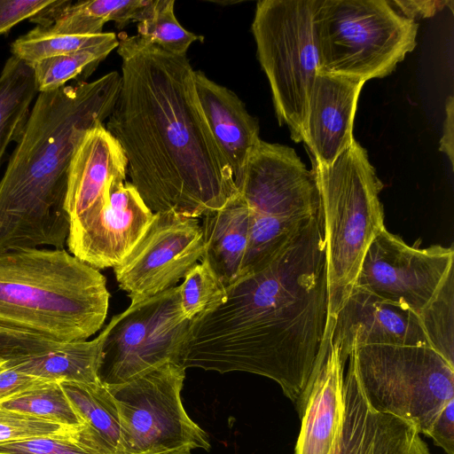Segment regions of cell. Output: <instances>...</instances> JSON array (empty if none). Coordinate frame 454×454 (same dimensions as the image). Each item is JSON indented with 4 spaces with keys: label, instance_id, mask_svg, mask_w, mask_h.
I'll list each match as a JSON object with an SVG mask.
<instances>
[{
    "label": "cell",
    "instance_id": "cell-1",
    "mask_svg": "<svg viewBox=\"0 0 454 454\" xmlns=\"http://www.w3.org/2000/svg\"><path fill=\"white\" fill-rule=\"evenodd\" d=\"M326 273L320 210L191 321L178 364L267 377L300 414L328 322Z\"/></svg>",
    "mask_w": 454,
    "mask_h": 454
},
{
    "label": "cell",
    "instance_id": "cell-2",
    "mask_svg": "<svg viewBox=\"0 0 454 454\" xmlns=\"http://www.w3.org/2000/svg\"><path fill=\"white\" fill-rule=\"evenodd\" d=\"M118 40L121 89L106 128L124 152L131 184L153 213L198 218L221 209L239 191L190 61L138 35Z\"/></svg>",
    "mask_w": 454,
    "mask_h": 454
},
{
    "label": "cell",
    "instance_id": "cell-3",
    "mask_svg": "<svg viewBox=\"0 0 454 454\" xmlns=\"http://www.w3.org/2000/svg\"><path fill=\"white\" fill-rule=\"evenodd\" d=\"M121 89L116 71L39 92L0 180V254L52 246L69 232L67 176L84 134L104 124Z\"/></svg>",
    "mask_w": 454,
    "mask_h": 454
},
{
    "label": "cell",
    "instance_id": "cell-4",
    "mask_svg": "<svg viewBox=\"0 0 454 454\" xmlns=\"http://www.w3.org/2000/svg\"><path fill=\"white\" fill-rule=\"evenodd\" d=\"M110 294L98 270L63 249L0 254V325L59 342L87 340L106 320Z\"/></svg>",
    "mask_w": 454,
    "mask_h": 454
},
{
    "label": "cell",
    "instance_id": "cell-5",
    "mask_svg": "<svg viewBox=\"0 0 454 454\" xmlns=\"http://www.w3.org/2000/svg\"><path fill=\"white\" fill-rule=\"evenodd\" d=\"M311 161L323 222L328 318H334L355 286L371 242L385 228L379 198L383 184L355 139L331 164Z\"/></svg>",
    "mask_w": 454,
    "mask_h": 454
},
{
    "label": "cell",
    "instance_id": "cell-6",
    "mask_svg": "<svg viewBox=\"0 0 454 454\" xmlns=\"http://www.w3.org/2000/svg\"><path fill=\"white\" fill-rule=\"evenodd\" d=\"M318 72L365 82L390 74L416 46L419 24L388 0H316Z\"/></svg>",
    "mask_w": 454,
    "mask_h": 454
},
{
    "label": "cell",
    "instance_id": "cell-7",
    "mask_svg": "<svg viewBox=\"0 0 454 454\" xmlns=\"http://www.w3.org/2000/svg\"><path fill=\"white\" fill-rule=\"evenodd\" d=\"M235 184L251 215L243 276L264 265L320 212V198L315 172L295 151L262 140Z\"/></svg>",
    "mask_w": 454,
    "mask_h": 454
},
{
    "label": "cell",
    "instance_id": "cell-8",
    "mask_svg": "<svg viewBox=\"0 0 454 454\" xmlns=\"http://www.w3.org/2000/svg\"><path fill=\"white\" fill-rule=\"evenodd\" d=\"M348 367L369 406L427 433L454 399V367L427 345L355 348Z\"/></svg>",
    "mask_w": 454,
    "mask_h": 454
},
{
    "label": "cell",
    "instance_id": "cell-9",
    "mask_svg": "<svg viewBox=\"0 0 454 454\" xmlns=\"http://www.w3.org/2000/svg\"><path fill=\"white\" fill-rule=\"evenodd\" d=\"M316 0H261L252 32L257 59L280 125L302 142L309 95L318 72L312 18Z\"/></svg>",
    "mask_w": 454,
    "mask_h": 454
},
{
    "label": "cell",
    "instance_id": "cell-10",
    "mask_svg": "<svg viewBox=\"0 0 454 454\" xmlns=\"http://www.w3.org/2000/svg\"><path fill=\"white\" fill-rule=\"evenodd\" d=\"M185 370L169 362L124 383L106 386L119 416L120 454L210 450L207 434L183 405Z\"/></svg>",
    "mask_w": 454,
    "mask_h": 454
},
{
    "label": "cell",
    "instance_id": "cell-11",
    "mask_svg": "<svg viewBox=\"0 0 454 454\" xmlns=\"http://www.w3.org/2000/svg\"><path fill=\"white\" fill-rule=\"evenodd\" d=\"M191 321L181 309L179 286L130 303L101 331L100 382L118 385L164 364H178Z\"/></svg>",
    "mask_w": 454,
    "mask_h": 454
},
{
    "label": "cell",
    "instance_id": "cell-12",
    "mask_svg": "<svg viewBox=\"0 0 454 454\" xmlns=\"http://www.w3.org/2000/svg\"><path fill=\"white\" fill-rule=\"evenodd\" d=\"M453 262L452 247L410 246L384 228L366 250L354 286L419 315Z\"/></svg>",
    "mask_w": 454,
    "mask_h": 454
},
{
    "label": "cell",
    "instance_id": "cell-13",
    "mask_svg": "<svg viewBox=\"0 0 454 454\" xmlns=\"http://www.w3.org/2000/svg\"><path fill=\"white\" fill-rule=\"evenodd\" d=\"M205 252L197 218L173 212L154 213L143 237L114 268L115 278L135 303L176 286Z\"/></svg>",
    "mask_w": 454,
    "mask_h": 454
},
{
    "label": "cell",
    "instance_id": "cell-14",
    "mask_svg": "<svg viewBox=\"0 0 454 454\" xmlns=\"http://www.w3.org/2000/svg\"><path fill=\"white\" fill-rule=\"evenodd\" d=\"M153 215L130 182H114L106 207L70 222L69 253L98 270L114 268L143 237Z\"/></svg>",
    "mask_w": 454,
    "mask_h": 454
},
{
    "label": "cell",
    "instance_id": "cell-15",
    "mask_svg": "<svg viewBox=\"0 0 454 454\" xmlns=\"http://www.w3.org/2000/svg\"><path fill=\"white\" fill-rule=\"evenodd\" d=\"M333 319L332 341L345 362L360 346H429L417 314L357 286Z\"/></svg>",
    "mask_w": 454,
    "mask_h": 454
},
{
    "label": "cell",
    "instance_id": "cell-16",
    "mask_svg": "<svg viewBox=\"0 0 454 454\" xmlns=\"http://www.w3.org/2000/svg\"><path fill=\"white\" fill-rule=\"evenodd\" d=\"M329 319L310 377L294 454H334L344 416V365Z\"/></svg>",
    "mask_w": 454,
    "mask_h": 454
},
{
    "label": "cell",
    "instance_id": "cell-17",
    "mask_svg": "<svg viewBox=\"0 0 454 454\" xmlns=\"http://www.w3.org/2000/svg\"><path fill=\"white\" fill-rule=\"evenodd\" d=\"M128 160L104 124L90 129L72 157L67 176L66 211L69 223L106 207L110 187L126 181Z\"/></svg>",
    "mask_w": 454,
    "mask_h": 454
},
{
    "label": "cell",
    "instance_id": "cell-18",
    "mask_svg": "<svg viewBox=\"0 0 454 454\" xmlns=\"http://www.w3.org/2000/svg\"><path fill=\"white\" fill-rule=\"evenodd\" d=\"M363 81L318 73L308 103L303 138L312 158L331 164L353 140V123Z\"/></svg>",
    "mask_w": 454,
    "mask_h": 454
},
{
    "label": "cell",
    "instance_id": "cell-19",
    "mask_svg": "<svg viewBox=\"0 0 454 454\" xmlns=\"http://www.w3.org/2000/svg\"><path fill=\"white\" fill-rule=\"evenodd\" d=\"M343 387L344 416L334 454H430L415 427L369 406L349 367Z\"/></svg>",
    "mask_w": 454,
    "mask_h": 454
},
{
    "label": "cell",
    "instance_id": "cell-20",
    "mask_svg": "<svg viewBox=\"0 0 454 454\" xmlns=\"http://www.w3.org/2000/svg\"><path fill=\"white\" fill-rule=\"evenodd\" d=\"M194 82L210 131L237 181L262 140L258 121L232 90L210 80L203 72L195 71Z\"/></svg>",
    "mask_w": 454,
    "mask_h": 454
},
{
    "label": "cell",
    "instance_id": "cell-21",
    "mask_svg": "<svg viewBox=\"0 0 454 454\" xmlns=\"http://www.w3.org/2000/svg\"><path fill=\"white\" fill-rule=\"evenodd\" d=\"M157 0H59L46 12L34 18L35 23L49 32L65 35H91L103 33L108 21L118 27L131 20L142 22L153 13Z\"/></svg>",
    "mask_w": 454,
    "mask_h": 454
},
{
    "label": "cell",
    "instance_id": "cell-22",
    "mask_svg": "<svg viewBox=\"0 0 454 454\" xmlns=\"http://www.w3.org/2000/svg\"><path fill=\"white\" fill-rule=\"evenodd\" d=\"M250 209L238 193L221 209L203 216V256L226 286L240 278L250 237Z\"/></svg>",
    "mask_w": 454,
    "mask_h": 454
},
{
    "label": "cell",
    "instance_id": "cell-23",
    "mask_svg": "<svg viewBox=\"0 0 454 454\" xmlns=\"http://www.w3.org/2000/svg\"><path fill=\"white\" fill-rule=\"evenodd\" d=\"M102 333L93 340L64 342L27 357L7 361L17 370L50 381L93 384L99 382Z\"/></svg>",
    "mask_w": 454,
    "mask_h": 454
},
{
    "label": "cell",
    "instance_id": "cell-24",
    "mask_svg": "<svg viewBox=\"0 0 454 454\" xmlns=\"http://www.w3.org/2000/svg\"><path fill=\"white\" fill-rule=\"evenodd\" d=\"M38 93L31 66L8 58L0 74V163L9 144L20 140Z\"/></svg>",
    "mask_w": 454,
    "mask_h": 454
},
{
    "label": "cell",
    "instance_id": "cell-25",
    "mask_svg": "<svg viewBox=\"0 0 454 454\" xmlns=\"http://www.w3.org/2000/svg\"><path fill=\"white\" fill-rule=\"evenodd\" d=\"M68 399L87 425L112 454H120L121 427L115 403L107 387L93 384L61 382Z\"/></svg>",
    "mask_w": 454,
    "mask_h": 454
},
{
    "label": "cell",
    "instance_id": "cell-26",
    "mask_svg": "<svg viewBox=\"0 0 454 454\" xmlns=\"http://www.w3.org/2000/svg\"><path fill=\"white\" fill-rule=\"evenodd\" d=\"M117 39L118 36L113 32L91 35H65L51 33L35 26L12 42L11 52L12 56L31 65L43 59L97 47Z\"/></svg>",
    "mask_w": 454,
    "mask_h": 454
},
{
    "label": "cell",
    "instance_id": "cell-27",
    "mask_svg": "<svg viewBox=\"0 0 454 454\" xmlns=\"http://www.w3.org/2000/svg\"><path fill=\"white\" fill-rule=\"evenodd\" d=\"M0 406L67 427L80 428L87 425L68 399L61 382H47L1 403Z\"/></svg>",
    "mask_w": 454,
    "mask_h": 454
},
{
    "label": "cell",
    "instance_id": "cell-28",
    "mask_svg": "<svg viewBox=\"0 0 454 454\" xmlns=\"http://www.w3.org/2000/svg\"><path fill=\"white\" fill-rule=\"evenodd\" d=\"M451 269L418 315L428 345L454 367V278Z\"/></svg>",
    "mask_w": 454,
    "mask_h": 454
},
{
    "label": "cell",
    "instance_id": "cell-29",
    "mask_svg": "<svg viewBox=\"0 0 454 454\" xmlns=\"http://www.w3.org/2000/svg\"><path fill=\"white\" fill-rule=\"evenodd\" d=\"M119 45V40L75 52L53 56L31 64L39 92L59 89L82 74L90 75L97 65Z\"/></svg>",
    "mask_w": 454,
    "mask_h": 454
},
{
    "label": "cell",
    "instance_id": "cell-30",
    "mask_svg": "<svg viewBox=\"0 0 454 454\" xmlns=\"http://www.w3.org/2000/svg\"><path fill=\"white\" fill-rule=\"evenodd\" d=\"M0 454H112L88 426L60 434L0 443Z\"/></svg>",
    "mask_w": 454,
    "mask_h": 454
},
{
    "label": "cell",
    "instance_id": "cell-31",
    "mask_svg": "<svg viewBox=\"0 0 454 454\" xmlns=\"http://www.w3.org/2000/svg\"><path fill=\"white\" fill-rule=\"evenodd\" d=\"M174 0H157L151 16L138 23L137 35L163 51L186 56L191 44L203 37L186 30L176 18Z\"/></svg>",
    "mask_w": 454,
    "mask_h": 454
},
{
    "label": "cell",
    "instance_id": "cell-32",
    "mask_svg": "<svg viewBox=\"0 0 454 454\" xmlns=\"http://www.w3.org/2000/svg\"><path fill=\"white\" fill-rule=\"evenodd\" d=\"M179 288L181 309L189 320H192L217 303L226 290L223 283L204 258L188 271Z\"/></svg>",
    "mask_w": 454,
    "mask_h": 454
},
{
    "label": "cell",
    "instance_id": "cell-33",
    "mask_svg": "<svg viewBox=\"0 0 454 454\" xmlns=\"http://www.w3.org/2000/svg\"><path fill=\"white\" fill-rule=\"evenodd\" d=\"M74 429L78 428L67 427L0 406V443L51 435Z\"/></svg>",
    "mask_w": 454,
    "mask_h": 454
},
{
    "label": "cell",
    "instance_id": "cell-34",
    "mask_svg": "<svg viewBox=\"0 0 454 454\" xmlns=\"http://www.w3.org/2000/svg\"><path fill=\"white\" fill-rule=\"evenodd\" d=\"M55 0H0V35L47 10Z\"/></svg>",
    "mask_w": 454,
    "mask_h": 454
},
{
    "label": "cell",
    "instance_id": "cell-35",
    "mask_svg": "<svg viewBox=\"0 0 454 454\" xmlns=\"http://www.w3.org/2000/svg\"><path fill=\"white\" fill-rule=\"evenodd\" d=\"M6 362L0 366V403L50 382L24 373L8 365Z\"/></svg>",
    "mask_w": 454,
    "mask_h": 454
},
{
    "label": "cell",
    "instance_id": "cell-36",
    "mask_svg": "<svg viewBox=\"0 0 454 454\" xmlns=\"http://www.w3.org/2000/svg\"><path fill=\"white\" fill-rule=\"evenodd\" d=\"M427 435L447 454H454V399L442 408Z\"/></svg>",
    "mask_w": 454,
    "mask_h": 454
},
{
    "label": "cell",
    "instance_id": "cell-37",
    "mask_svg": "<svg viewBox=\"0 0 454 454\" xmlns=\"http://www.w3.org/2000/svg\"><path fill=\"white\" fill-rule=\"evenodd\" d=\"M389 4L403 16L415 20L418 18L434 16L438 11L448 5L450 1H389Z\"/></svg>",
    "mask_w": 454,
    "mask_h": 454
},
{
    "label": "cell",
    "instance_id": "cell-38",
    "mask_svg": "<svg viewBox=\"0 0 454 454\" xmlns=\"http://www.w3.org/2000/svg\"><path fill=\"white\" fill-rule=\"evenodd\" d=\"M446 118L443 123L442 137L440 140L439 150L444 153L453 167L454 163V99L450 96L445 105Z\"/></svg>",
    "mask_w": 454,
    "mask_h": 454
},
{
    "label": "cell",
    "instance_id": "cell-39",
    "mask_svg": "<svg viewBox=\"0 0 454 454\" xmlns=\"http://www.w3.org/2000/svg\"><path fill=\"white\" fill-rule=\"evenodd\" d=\"M168 454H192V450H176V451L170 452V453H168Z\"/></svg>",
    "mask_w": 454,
    "mask_h": 454
},
{
    "label": "cell",
    "instance_id": "cell-40",
    "mask_svg": "<svg viewBox=\"0 0 454 454\" xmlns=\"http://www.w3.org/2000/svg\"><path fill=\"white\" fill-rule=\"evenodd\" d=\"M4 363H5V362L0 363V366H1L2 364H4Z\"/></svg>",
    "mask_w": 454,
    "mask_h": 454
}]
</instances>
